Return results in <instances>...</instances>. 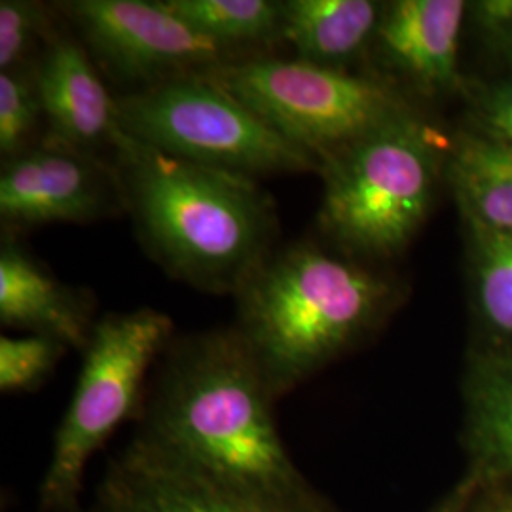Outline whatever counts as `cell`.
<instances>
[{
    "instance_id": "6da1fadb",
    "label": "cell",
    "mask_w": 512,
    "mask_h": 512,
    "mask_svg": "<svg viewBox=\"0 0 512 512\" xmlns=\"http://www.w3.org/2000/svg\"><path fill=\"white\" fill-rule=\"evenodd\" d=\"M277 399L236 329L173 338L154 372L133 440L258 494H317L275 423Z\"/></svg>"
},
{
    "instance_id": "7a4b0ae2",
    "label": "cell",
    "mask_w": 512,
    "mask_h": 512,
    "mask_svg": "<svg viewBox=\"0 0 512 512\" xmlns=\"http://www.w3.org/2000/svg\"><path fill=\"white\" fill-rule=\"evenodd\" d=\"M112 167L143 247L179 281L236 294L277 249L275 203L255 179L184 162L124 133Z\"/></svg>"
},
{
    "instance_id": "3957f363",
    "label": "cell",
    "mask_w": 512,
    "mask_h": 512,
    "mask_svg": "<svg viewBox=\"0 0 512 512\" xmlns=\"http://www.w3.org/2000/svg\"><path fill=\"white\" fill-rule=\"evenodd\" d=\"M234 298V329L279 401L363 342L384 321L395 289L351 258L294 241L275 249Z\"/></svg>"
},
{
    "instance_id": "277c9868",
    "label": "cell",
    "mask_w": 512,
    "mask_h": 512,
    "mask_svg": "<svg viewBox=\"0 0 512 512\" xmlns=\"http://www.w3.org/2000/svg\"><path fill=\"white\" fill-rule=\"evenodd\" d=\"M444 141L414 109L321 160L319 226L346 255L403 253L427 220Z\"/></svg>"
},
{
    "instance_id": "5b68a950",
    "label": "cell",
    "mask_w": 512,
    "mask_h": 512,
    "mask_svg": "<svg viewBox=\"0 0 512 512\" xmlns=\"http://www.w3.org/2000/svg\"><path fill=\"white\" fill-rule=\"evenodd\" d=\"M173 342V321L152 308L107 313L82 349L73 399L55 431L52 458L38 486L40 512H82L93 456L124 421L139 420L148 372Z\"/></svg>"
},
{
    "instance_id": "8992f818",
    "label": "cell",
    "mask_w": 512,
    "mask_h": 512,
    "mask_svg": "<svg viewBox=\"0 0 512 512\" xmlns=\"http://www.w3.org/2000/svg\"><path fill=\"white\" fill-rule=\"evenodd\" d=\"M116 120L137 143L255 181L321 169L315 156L281 137L200 71L116 97Z\"/></svg>"
},
{
    "instance_id": "52a82bcc",
    "label": "cell",
    "mask_w": 512,
    "mask_h": 512,
    "mask_svg": "<svg viewBox=\"0 0 512 512\" xmlns=\"http://www.w3.org/2000/svg\"><path fill=\"white\" fill-rule=\"evenodd\" d=\"M200 73L321 164L391 118L412 109L380 78L300 59L241 57Z\"/></svg>"
},
{
    "instance_id": "ba28073f",
    "label": "cell",
    "mask_w": 512,
    "mask_h": 512,
    "mask_svg": "<svg viewBox=\"0 0 512 512\" xmlns=\"http://www.w3.org/2000/svg\"><path fill=\"white\" fill-rule=\"evenodd\" d=\"M59 6L88 52L114 76L139 84L137 90L241 59L236 50L194 33L162 0H73Z\"/></svg>"
},
{
    "instance_id": "9c48e42d",
    "label": "cell",
    "mask_w": 512,
    "mask_h": 512,
    "mask_svg": "<svg viewBox=\"0 0 512 512\" xmlns=\"http://www.w3.org/2000/svg\"><path fill=\"white\" fill-rule=\"evenodd\" d=\"M82 512H338L323 495L285 499L222 482L131 440Z\"/></svg>"
},
{
    "instance_id": "30bf717a",
    "label": "cell",
    "mask_w": 512,
    "mask_h": 512,
    "mask_svg": "<svg viewBox=\"0 0 512 512\" xmlns=\"http://www.w3.org/2000/svg\"><path fill=\"white\" fill-rule=\"evenodd\" d=\"M122 203L112 164L97 156L44 141L4 160L0 217L8 228L54 222H93L114 215Z\"/></svg>"
},
{
    "instance_id": "8fae6325",
    "label": "cell",
    "mask_w": 512,
    "mask_h": 512,
    "mask_svg": "<svg viewBox=\"0 0 512 512\" xmlns=\"http://www.w3.org/2000/svg\"><path fill=\"white\" fill-rule=\"evenodd\" d=\"M35 73L42 114L48 124L46 141L97 156L120 137L116 97L95 71L92 55L73 38L50 42Z\"/></svg>"
},
{
    "instance_id": "7c38bea8",
    "label": "cell",
    "mask_w": 512,
    "mask_h": 512,
    "mask_svg": "<svg viewBox=\"0 0 512 512\" xmlns=\"http://www.w3.org/2000/svg\"><path fill=\"white\" fill-rule=\"evenodd\" d=\"M469 4L463 0H397L384 6L376 44L385 63L418 90L458 86L459 37Z\"/></svg>"
},
{
    "instance_id": "4fadbf2b",
    "label": "cell",
    "mask_w": 512,
    "mask_h": 512,
    "mask_svg": "<svg viewBox=\"0 0 512 512\" xmlns=\"http://www.w3.org/2000/svg\"><path fill=\"white\" fill-rule=\"evenodd\" d=\"M0 323L84 349L92 336V298L61 283L12 238L0 247Z\"/></svg>"
},
{
    "instance_id": "5bb4252c",
    "label": "cell",
    "mask_w": 512,
    "mask_h": 512,
    "mask_svg": "<svg viewBox=\"0 0 512 512\" xmlns=\"http://www.w3.org/2000/svg\"><path fill=\"white\" fill-rule=\"evenodd\" d=\"M382 6L370 0H285L279 2V38L296 59L340 69L376 37Z\"/></svg>"
},
{
    "instance_id": "9a60e30c",
    "label": "cell",
    "mask_w": 512,
    "mask_h": 512,
    "mask_svg": "<svg viewBox=\"0 0 512 512\" xmlns=\"http://www.w3.org/2000/svg\"><path fill=\"white\" fill-rule=\"evenodd\" d=\"M448 179L467 226L512 234V143L461 133L450 145Z\"/></svg>"
},
{
    "instance_id": "2e32d148",
    "label": "cell",
    "mask_w": 512,
    "mask_h": 512,
    "mask_svg": "<svg viewBox=\"0 0 512 512\" xmlns=\"http://www.w3.org/2000/svg\"><path fill=\"white\" fill-rule=\"evenodd\" d=\"M465 393L476 480H512V346L480 351L469 368Z\"/></svg>"
},
{
    "instance_id": "e0dca14e",
    "label": "cell",
    "mask_w": 512,
    "mask_h": 512,
    "mask_svg": "<svg viewBox=\"0 0 512 512\" xmlns=\"http://www.w3.org/2000/svg\"><path fill=\"white\" fill-rule=\"evenodd\" d=\"M200 37L243 52L279 38V2L270 0H162Z\"/></svg>"
},
{
    "instance_id": "ac0fdd59",
    "label": "cell",
    "mask_w": 512,
    "mask_h": 512,
    "mask_svg": "<svg viewBox=\"0 0 512 512\" xmlns=\"http://www.w3.org/2000/svg\"><path fill=\"white\" fill-rule=\"evenodd\" d=\"M476 308L497 346H512V234L467 226Z\"/></svg>"
},
{
    "instance_id": "d6986e66",
    "label": "cell",
    "mask_w": 512,
    "mask_h": 512,
    "mask_svg": "<svg viewBox=\"0 0 512 512\" xmlns=\"http://www.w3.org/2000/svg\"><path fill=\"white\" fill-rule=\"evenodd\" d=\"M44 118L35 73L25 67L0 73V152L10 160L31 150Z\"/></svg>"
},
{
    "instance_id": "ffe728a7",
    "label": "cell",
    "mask_w": 512,
    "mask_h": 512,
    "mask_svg": "<svg viewBox=\"0 0 512 512\" xmlns=\"http://www.w3.org/2000/svg\"><path fill=\"white\" fill-rule=\"evenodd\" d=\"M67 346L50 336L25 334L0 338V391L31 393L52 376Z\"/></svg>"
},
{
    "instance_id": "44dd1931",
    "label": "cell",
    "mask_w": 512,
    "mask_h": 512,
    "mask_svg": "<svg viewBox=\"0 0 512 512\" xmlns=\"http://www.w3.org/2000/svg\"><path fill=\"white\" fill-rule=\"evenodd\" d=\"M50 25L48 8L31 0L0 2V73L23 67Z\"/></svg>"
},
{
    "instance_id": "7402d4cb",
    "label": "cell",
    "mask_w": 512,
    "mask_h": 512,
    "mask_svg": "<svg viewBox=\"0 0 512 512\" xmlns=\"http://www.w3.org/2000/svg\"><path fill=\"white\" fill-rule=\"evenodd\" d=\"M482 131L512 143V82H505L482 93L478 99Z\"/></svg>"
},
{
    "instance_id": "603a6c76",
    "label": "cell",
    "mask_w": 512,
    "mask_h": 512,
    "mask_svg": "<svg viewBox=\"0 0 512 512\" xmlns=\"http://www.w3.org/2000/svg\"><path fill=\"white\" fill-rule=\"evenodd\" d=\"M476 27L503 46L512 40V0H480L469 4Z\"/></svg>"
},
{
    "instance_id": "cb8c5ba5",
    "label": "cell",
    "mask_w": 512,
    "mask_h": 512,
    "mask_svg": "<svg viewBox=\"0 0 512 512\" xmlns=\"http://www.w3.org/2000/svg\"><path fill=\"white\" fill-rule=\"evenodd\" d=\"M476 478H471L467 484H463L461 488H459L458 492H454V494L450 495L444 503H440L439 507L435 509V511L431 512H463L465 511V505H467V501H469V497L473 494V490H475L476 486Z\"/></svg>"
},
{
    "instance_id": "d4e9b609",
    "label": "cell",
    "mask_w": 512,
    "mask_h": 512,
    "mask_svg": "<svg viewBox=\"0 0 512 512\" xmlns=\"http://www.w3.org/2000/svg\"><path fill=\"white\" fill-rule=\"evenodd\" d=\"M476 512H512V492L490 495Z\"/></svg>"
},
{
    "instance_id": "484cf974",
    "label": "cell",
    "mask_w": 512,
    "mask_h": 512,
    "mask_svg": "<svg viewBox=\"0 0 512 512\" xmlns=\"http://www.w3.org/2000/svg\"><path fill=\"white\" fill-rule=\"evenodd\" d=\"M503 48H505V50H507V54L511 55V59H512V40H511V42H507V44H505V46H503Z\"/></svg>"
}]
</instances>
